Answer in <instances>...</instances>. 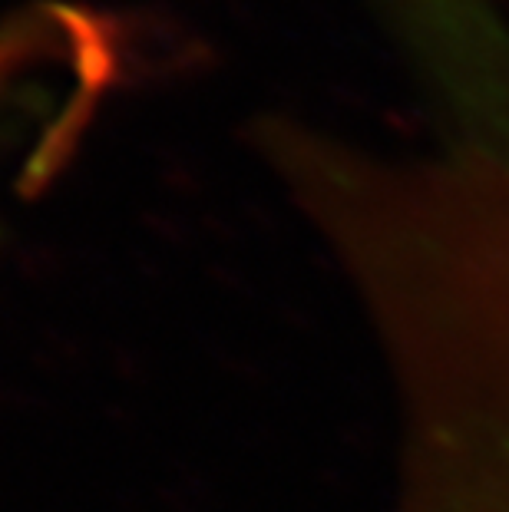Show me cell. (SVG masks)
<instances>
[{"mask_svg":"<svg viewBox=\"0 0 509 512\" xmlns=\"http://www.w3.org/2000/svg\"><path fill=\"white\" fill-rule=\"evenodd\" d=\"M272 152L391 377L387 512H509V149L387 156L281 133Z\"/></svg>","mask_w":509,"mask_h":512,"instance_id":"6da1fadb","label":"cell"},{"mask_svg":"<svg viewBox=\"0 0 509 512\" xmlns=\"http://www.w3.org/2000/svg\"><path fill=\"white\" fill-rule=\"evenodd\" d=\"M397 30L410 34H453L473 24L490 0H384Z\"/></svg>","mask_w":509,"mask_h":512,"instance_id":"7a4b0ae2","label":"cell"}]
</instances>
